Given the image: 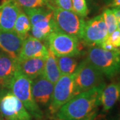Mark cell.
Masks as SVG:
<instances>
[{
    "instance_id": "4316f807",
    "label": "cell",
    "mask_w": 120,
    "mask_h": 120,
    "mask_svg": "<svg viewBox=\"0 0 120 120\" xmlns=\"http://www.w3.org/2000/svg\"><path fill=\"white\" fill-rule=\"evenodd\" d=\"M110 7L112 8L120 9V0H112Z\"/></svg>"
},
{
    "instance_id": "d4e9b609",
    "label": "cell",
    "mask_w": 120,
    "mask_h": 120,
    "mask_svg": "<svg viewBox=\"0 0 120 120\" xmlns=\"http://www.w3.org/2000/svg\"><path fill=\"white\" fill-rule=\"evenodd\" d=\"M98 116V109H96L80 120H97Z\"/></svg>"
},
{
    "instance_id": "83f0119b",
    "label": "cell",
    "mask_w": 120,
    "mask_h": 120,
    "mask_svg": "<svg viewBox=\"0 0 120 120\" xmlns=\"http://www.w3.org/2000/svg\"><path fill=\"white\" fill-rule=\"evenodd\" d=\"M0 120H5L4 118L3 117V116L1 115V113H0Z\"/></svg>"
},
{
    "instance_id": "5bb4252c",
    "label": "cell",
    "mask_w": 120,
    "mask_h": 120,
    "mask_svg": "<svg viewBox=\"0 0 120 120\" xmlns=\"http://www.w3.org/2000/svg\"><path fill=\"white\" fill-rule=\"evenodd\" d=\"M17 68L19 71L31 80L34 79L43 74L45 58L34 57L17 60Z\"/></svg>"
},
{
    "instance_id": "6da1fadb",
    "label": "cell",
    "mask_w": 120,
    "mask_h": 120,
    "mask_svg": "<svg viewBox=\"0 0 120 120\" xmlns=\"http://www.w3.org/2000/svg\"><path fill=\"white\" fill-rule=\"evenodd\" d=\"M105 86L103 82L75 95L60 108L55 117L60 120H80L83 118L101 105V95Z\"/></svg>"
},
{
    "instance_id": "1f68e13d",
    "label": "cell",
    "mask_w": 120,
    "mask_h": 120,
    "mask_svg": "<svg viewBox=\"0 0 120 120\" xmlns=\"http://www.w3.org/2000/svg\"></svg>"
},
{
    "instance_id": "7a4b0ae2",
    "label": "cell",
    "mask_w": 120,
    "mask_h": 120,
    "mask_svg": "<svg viewBox=\"0 0 120 120\" xmlns=\"http://www.w3.org/2000/svg\"><path fill=\"white\" fill-rule=\"evenodd\" d=\"M8 89L19 99L32 118L36 120L43 119V112L35 102L31 93V80L22 74L17 68Z\"/></svg>"
},
{
    "instance_id": "8fae6325",
    "label": "cell",
    "mask_w": 120,
    "mask_h": 120,
    "mask_svg": "<svg viewBox=\"0 0 120 120\" xmlns=\"http://www.w3.org/2000/svg\"><path fill=\"white\" fill-rule=\"evenodd\" d=\"M23 40L13 30H0V49L16 61L21 52Z\"/></svg>"
},
{
    "instance_id": "5b68a950",
    "label": "cell",
    "mask_w": 120,
    "mask_h": 120,
    "mask_svg": "<svg viewBox=\"0 0 120 120\" xmlns=\"http://www.w3.org/2000/svg\"><path fill=\"white\" fill-rule=\"evenodd\" d=\"M103 83V75L87 60L78 64L74 73V96Z\"/></svg>"
},
{
    "instance_id": "7402d4cb",
    "label": "cell",
    "mask_w": 120,
    "mask_h": 120,
    "mask_svg": "<svg viewBox=\"0 0 120 120\" xmlns=\"http://www.w3.org/2000/svg\"><path fill=\"white\" fill-rule=\"evenodd\" d=\"M73 11L82 17H87L89 9L86 0H72Z\"/></svg>"
},
{
    "instance_id": "3957f363",
    "label": "cell",
    "mask_w": 120,
    "mask_h": 120,
    "mask_svg": "<svg viewBox=\"0 0 120 120\" xmlns=\"http://www.w3.org/2000/svg\"><path fill=\"white\" fill-rule=\"evenodd\" d=\"M86 60L108 78L120 72V50L109 51L97 45L91 46L87 52Z\"/></svg>"
},
{
    "instance_id": "4fadbf2b",
    "label": "cell",
    "mask_w": 120,
    "mask_h": 120,
    "mask_svg": "<svg viewBox=\"0 0 120 120\" xmlns=\"http://www.w3.org/2000/svg\"><path fill=\"white\" fill-rule=\"evenodd\" d=\"M20 11V6L15 0H4L0 8V30H13Z\"/></svg>"
},
{
    "instance_id": "44dd1931",
    "label": "cell",
    "mask_w": 120,
    "mask_h": 120,
    "mask_svg": "<svg viewBox=\"0 0 120 120\" xmlns=\"http://www.w3.org/2000/svg\"><path fill=\"white\" fill-rule=\"evenodd\" d=\"M18 5L23 8H39L48 7L50 0H15Z\"/></svg>"
},
{
    "instance_id": "52a82bcc",
    "label": "cell",
    "mask_w": 120,
    "mask_h": 120,
    "mask_svg": "<svg viewBox=\"0 0 120 120\" xmlns=\"http://www.w3.org/2000/svg\"><path fill=\"white\" fill-rule=\"evenodd\" d=\"M79 39L60 29L54 31L47 39L48 48L56 57H76L80 54Z\"/></svg>"
},
{
    "instance_id": "f546056e",
    "label": "cell",
    "mask_w": 120,
    "mask_h": 120,
    "mask_svg": "<svg viewBox=\"0 0 120 120\" xmlns=\"http://www.w3.org/2000/svg\"><path fill=\"white\" fill-rule=\"evenodd\" d=\"M1 5H0V8H1Z\"/></svg>"
},
{
    "instance_id": "7c38bea8",
    "label": "cell",
    "mask_w": 120,
    "mask_h": 120,
    "mask_svg": "<svg viewBox=\"0 0 120 120\" xmlns=\"http://www.w3.org/2000/svg\"><path fill=\"white\" fill-rule=\"evenodd\" d=\"M48 53L49 48L44 44V42L30 35L23 40L17 60L34 57L46 59Z\"/></svg>"
},
{
    "instance_id": "ffe728a7",
    "label": "cell",
    "mask_w": 120,
    "mask_h": 120,
    "mask_svg": "<svg viewBox=\"0 0 120 120\" xmlns=\"http://www.w3.org/2000/svg\"><path fill=\"white\" fill-rule=\"evenodd\" d=\"M101 15L103 16V20L107 27L108 35L110 34L117 29V21H116L115 14L113 13L112 9L108 8L105 9Z\"/></svg>"
},
{
    "instance_id": "ba28073f",
    "label": "cell",
    "mask_w": 120,
    "mask_h": 120,
    "mask_svg": "<svg viewBox=\"0 0 120 120\" xmlns=\"http://www.w3.org/2000/svg\"><path fill=\"white\" fill-rule=\"evenodd\" d=\"M74 96V74L61 75L54 84L52 100L48 107L50 116H56L61 107Z\"/></svg>"
},
{
    "instance_id": "8992f818",
    "label": "cell",
    "mask_w": 120,
    "mask_h": 120,
    "mask_svg": "<svg viewBox=\"0 0 120 120\" xmlns=\"http://www.w3.org/2000/svg\"><path fill=\"white\" fill-rule=\"evenodd\" d=\"M0 113L4 120H32L22 101L7 88L0 91Z\"/></svg>"
},
{
    "instance_id": "4dcf8cb0",
    "label": "cell",
    "mask_w": 120,
    "mask_h": 120,
    "mask_svg": "<svg viewBox=\"0 0 120 120\" xmlns=\"http://www.w3.org/2000/svg\"><path fill=\"white\" fill-rule=\"evenodd\" d=\"M57 120H58V119H57Z\"/></svg>"
},
{
    "instance_id": "603a6c76",
    "label": "cell",
    "mask_w": 120,
    "mask_h": 120,
    "mask_svg": "<svg viewBox=\"0 0 120 120\" xmlns=\"http://www.w3.org/2000/svg\"><path fill=\"white\" fill-rule=\"evenodd\" d=\"M107 40L116 49H120V30L117 29L112 34L108 35Z\"/></svg>"
},
{
    "instance_id": "9c48e42d",
    "label": "cell",
    "mask_w": 120,
    "mask_h": 120,
    "mask_svg": "<svg viewBox=\"0 0 120 120\" xmlns=\"http://www.w3.org/2000/svg\"><path fill=\"white\" fill-rule=\"evenodd\" d=\"M107 27L101 14L86 22L81 40L91 47L98 46L107 39Z\"/></svg>"
},
{
    "instance_id": "d6a6232c",
    "label": "cell",
    "mask_w": 120,
    "mask_h": 120,
    "mask_svg": "<svg viewBox=\"0 0 120 120\" xmlns=\"http://www.w3.org/2000/svg\"></svg>"
},
{
    "instance_id": "30bf717a",
    "label": "cell",
    "mask_w": 120,
    "mask_h": 120,
    "mask_svg": "<svg viewBox=\"0 0 120 120\" xmlns=\"http://www.w3.org/2000/svg\"><path fill=\"white\" fill-rule=\"evenodd\" d=\"M54 84L49 81L43 74L31 80V93L39 106L49 107L52 100Z\"/></svg>"
},
{
    "instance_id": "ac0fdd59",
    "label": "cell",
    "mask_w": 120,
    "mask_h": 120,
    "mask_svg": "<svg viewBox=\"0 0 120 120\" xmlns=\"http://www.w3.org/2000/svg\"><path fill=\"white\" fill-rule=\"evenodd\" d=\"M31 25L29 17L24 11L21 10L15 22L13 31L22 39H25L30 35L29 33L31 31Z\"/></svg>"
},
{
    "instance_id": "d6986e66",
    "label": "cell",
    "mask_w": 120,
    "mask_h": 120,
    "mask_svg": "<svg viewBox=\"0 0 120 120\" xmlns=\"http://www.w3.org/2000/svg\"><path fill=\"white\" fill-rule=\"evenodd\" d=\"M74 57L71 56L57 57V64L61 75H71L75 72L78 64Z\"/></svg>"
},
{
    "instance_id": "9a60e30c",
    "label": "cell",
    "mask_w": 120,
    "mask_h": 120,
    "mask_svg": "<svg viewBox=\"0 0 120 120\" xmlns=\"http://www.w3.org/2000/svg\"><path fill=\"white\" fill-rule=\"evenodd\" d=\"M17 70V61L3 52L0 53V86L8 89Z\"/></svg>"
},
{
    "instance_id": "2e32d148",
    "label": "cell",
    "mask_w": 120,
    "mask_h": 120,
    "mask_svg": "<svg viewBox=\"0 0 120 120\" xmlns=\"http://www.w3.org/2000/svg\"><path fill=\"white\" fill-rule=\"evenodd\" d=\"M120 100V79L104 87L101 95V105L104 112L111 110Z\"/></svg>"
},
{
    "instance_id": "e0dca14e",
    "label": "cell",
    "mask_w": 120,
    "mask_h": 120,
    "mask_svg": "<svg viewBox=\"0 0 120 120\" xmlns=\"http://www.w3.org/2000/svg\"><path fill=\"white\" fill-rule=\"evenodd\" d=\"M43 75L53 84L56 83L61 75L57 64V57L49 49L48 56L45 59Z\"/></svg>"
},
{
    "instance_id": "f1b7e54d",
    "label": "cell",
    "mask_w": 120,
    "mask_h": 120,
    "mask_svg": "<svg viewBox=\"0 0 120 120\" xmlns=\"http://www.w3.org/2000/svg\"></svg>"
},
{
    "instance_id": "277c9868",
    "label": "cell",
    "mask_w": 120,
    "mask_h": 120,
    "mask_svg": "<svg viewBox=\"0 0 120 120\" xmlns=\"http://www.w3.org/2000/svg\"><path fill=\"white\" fill-rule=\"evenodd\" d=\"M53 13V19L57 27L61 31L70 35L79 40L82 39L86 21L73 11L66 10L49 4Z\"/></svg>"
},
{
    "instance_id": "cb8c5ba5",
    "label": "cell",
    "mask_w": 120,
    "mask_h": 120,
    "mask_svg": "<svg viewBox=\"0 0 120 120\" xmlns=\"http://www.w3.org/2000/svg\"><path fill=\"white\" fill-rule=\"evenodd\" d=\"M56 7L60 8L73 11L72 8V0H53Z\"/></svg>"
},
{
    "instance_id": "484cf974",
    "label": "cell",
    "mask_w": 120,
    "mask_h": 120,
    "mask_svg": "<svg viewBox=\"0 0 120 120\" xmlns=\"http://www.w3.org/2000/svg\"><path fill=\"white\" fill-rule=\"evenodd\" d=\"M112 10L115 14V16L117 21V29L120 30V9L112 8Z\"/></svg>"
}]
</instances>
